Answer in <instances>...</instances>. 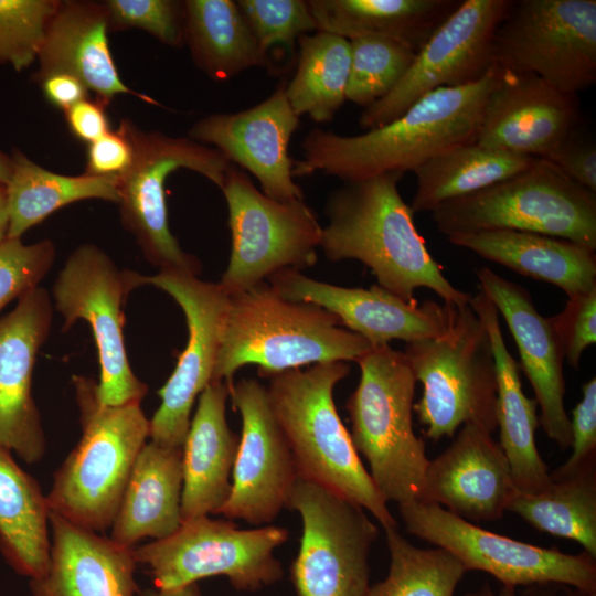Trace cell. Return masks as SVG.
<instances>
[{"instance_id":"1","label":"cell","mask_w":596,"mask_h":596,"mask_svg":"<svg viewBox=\"0 0 596 596\" xmlns=\"http://www.w3.org/2000/svg\"><path fill=\"white\" fill-rule=\"evenodd\" d=\"M502 73L493 64L473 83L429 92L398 118L361 135L313 128L301 141L302 156L294 160L292 175L322 172L351 182L404 174L447 149L476 142L485 103Z\"/></svg>"},{"instance_id":"2","label":"cell","mask_w":596,"mask_h":596,"mask_svg":"<svg viewBox=\"0 0 596 596\" xmlns=\"http://www.w3.org/2000/svg\"><path fill=\"white\" fill-rule=\"evenodd\" d=\"M403 173L389 172L344 182L326 205L328 224L320 248L331 262L355 259L368 266L377 285L409 305L427 288L445 305L464 307L471 296L455 287L429 253L414 223V212L401 196Z\"/></svg>"},{"instance_id":"3","label":"cell","mask_w":596,"mask_h":596,"mask_svg":"<svg viewBox=\"0 0 596 596\" xmlns=\"http://www.w3.org/2000/svg\"><path fill=\"white\" fill-rule=\"evenodd\" d=\"M372 344L310 302L278 295L263 281L228 296L212 381L228 389L235 373L255 364L262 377L336 361H358Z\"/></svg>"},{"instance_id":"4","label":"cell","mask_w":596,"mask_h":596,"mask_svg":"<svg viewBox=\"0 0 596 596\" xmlns=\"http://www.w3.org/2000/svg\"><path fill=\"white\" fill-rule=\"evenodd\" d=\"M350 372L345 362L317 363L269 377L268 398L294 455L298 477L360 505L384 529L397 528L339 417L333 391Z\"/></svg>"},{"instance_id":"5","label":"cell","mask_w":596,"mask_h":596,"mask_svg":"<svg viewBox=\"0 0 596 596\" xmlns=\"http://www.w3.org/2000/svg\"><path fill=\"white\" fill-rule=\"evenodd\" d=\"M82 436L55 472L49 510L84 529L111 526L134 464L150 436L140 403L106 405L97 383L74 376Z\"/></svg>"},{"instance_id":"6","label":"cell","mask_w":596,"mask_h":596,"mask_svg":"<svg viewBox=\"0 0 596 596\" xmlns=\"http://www.w3.org/2000/svg\"><path fill=\"white\" fill-rule=\"evenodd\" d=\"M360 380L347 401L351 439L386 502L421 500L429 464L413 427L416 379L403 352L373 347L356 361Z\"/></svg>"},{"instance_id":"7","label":"cell","mask_w":596,"mask_h":596,"mask_svg":"<svg viewBox=\"0 0 596 596\" xmlns=\"http://www.w3.org/2000/svg\"><path fill=\"white\" fill-rule=\"evenodd\" d=\"M423 387L414 412L434 441L473 424L497 425V370L488 331L470 304L456 308L448 330L406 343L403 351Z\"/></svg>"},{"instance_id":"8","label":"cell","mask_w":596,"mask_h":596,"mask_svg":"<svg viewBox=\"0 0 596 596\" xmlns=\"http://www.w3.org/2000/svg\"><path fill=\"white\" fill-rule=\"evenodd\" d=\"M432 220L446 236L511 230L596 251V193L542 158L513 177L439 205Z\"/></svg>"},{"instance_id":"9","label":"cell","mask_w":596,"mask_h":596,"mask_svg":"<svg viewBox=\"0 0 596 596\" xmlns=\"http://www.w3.org/2000/svg\"><path fill=\"white\" fill-rule=\"evenodd\" d=\"M118 128L128 137L134 150L130 168L119 178L117 204L123 225L153 266L198 276L200 260L181 248L169 228L167 178L178 169H188L221 189L232 163L215 148L189 137L145 131L129 118H124Z\"/></svg>"},{"instance_id":"10","label":"cell","mask_w":596,"mask_h":596,"mask_svg":"<svg viewBox=\"0 0 596 596\" xmlns=\"http://www.w3.org/2000/svg\"><path fill=\"white\" fill-rule=\"evenodd\" d=\"M289 536L286 528L240 529L232 520L201 515L182 520L171 535L134 547L155 587L173 589L224 576L237 592L254 593L278 583L284 568L275 551Z\"/></svg>"},{"instance_id":"11","label":"cell","mask_w":596,"mask_h":596,"mask_svg":"<svg viewBox=\"0 0 596 596\" xmlns=\"http://www.w3.org/2000/svg\"><path fill=\"white\" fill-rule=\"evenodd\" d=\"M221 190L228 211L232 248L217 284L227 296L266 281L280 270H300L317 263L322 226L304 200L268 198L234 164Z\"/></svg>"},{"instance_id":"12","label":"cell","mask_w":596,"mask_h":596,"mask_svg":"<svg viewBox=\"0 0 596 596\" xmlns=\"http://www.w3.org/2000/svg\"><path fill=\"white\" fill-rule=\"evenodd\" d=\"M286 509L299 513L302 522L290 566L297 596H368L370 553L379 529L365 510L300 477Z\"/></svg>"},{"instance_id":"13","label":"cell","mask_w":596,"mask_h":596,"mask_svg":"<svg viewBox=\"0 0 596 596\" xmlns=\"http://www.w3.org/2000/svg\"><path fill=\"white\" fill-rule=\"evenodd\" d=\"M492 60L577 94L596 82V1H511L496 29Z\"/></svg>"},{"instance_id":"14","label":"cell","mask_w":596,"mask_h":596,"mask_svg":"<svg viewBox=\"0 0 596 596\" xmlns=\"http://www.w3.org/2000/svg\"><path fill=\"white\" fill-rule=\"evenodd\" d=\"M135 288L136 273L119 270L94 244L78 246L53 285L55 308L64 320L63 331L77 320L92 328L100 368L96 392L106 405L140 403L148 390L134 374L124 344L123 306Z\"/></svg>"},{"instance_id":"15","label":"cell","mask_w":596,"mask_h":596,"mask_svg":"<svg viewBox=\"0 0 596 596\" xmlns=\"http://www.w3.org/2000/svg\"><path fill=\"white\" fill-rule=\"evenodd\" d=\"M408 533L453 554L467 571H483L505 586L564 584L596 589L595 558L567 554L489 532L432 503L398 505Z\"/></svg>"},{"instance_id":"16","label":"cell","mask_w":596,"mask_h":596,"mask_svg":"<svg viewBox=\"0 0 596 596\" xmlns=\"http://www.w3.org/2000/svg\"><path fill=\"white\" fill-rule=\"evenodd\" d=\"M510 0H464L417 51L402 81L382 99L364 108L359 124L366 130L398 118L416 100L441 87L480 79L494 64L492 41Z\"/></svg>"},{"instance_id":"17","label":"cell","mask_w":596,"mask_h":596,"mask_svg":"<svg viewBox=\"0 0 596 596\" xmlns=\"http://www.w3.org/2000/svg\"><path fill=\"white\" fill-rule=\"evenodd\" d=\"M137 286L153 285L169 294L182 309L188 341L175 369L159 390L161 404L150 419V440L182 448L196 396L212 381L228 296L216 283L203 281L182 270L136 275Z\"/></svg>"},{"instance_id":"18","label":"cell","mask_w":596,"mask_h":596,"mask_svg":"<svg viewBox=\"0 0 596 596\" xmlns=\"http://www.w3.org/2000/svg\"><path fill=\"white\" fill-rule=\"evenodd\" d=\"M242 418L230 496L221 510L228 520L268 525L286 509L298 478L294 455L272 409L267 387L241 379L230 387Z\"/></svg>"},{"instance_id":"19","label":"cell","mask_w":596,"mask_h":596,"mask_svg":"<svg viewBox=\"0 0 596 596\" xmlns=\"http://www.w3.org/2000/svg\"><path fill=\"white\" fill-rule=\"evenodd\" d=\"M299 123L283 83L248 109L203 117L190 128L189 138L214 146L231 163L251 172L268 198L283 202L304 200L302 189L294 181V160L288 152Z\"/></svg>"},{"instance_id":"20","label":"cell","mask_w":596,"mask_h":596,"mask_svg":"<svg viewBox=\"0 0 596 596\" xmlns=\"http://www.w3.org/2000/svg\"><path fill=\"white\" fill-rule=\"evenodd\" d=\"M281 297L315 304L334 316L342 327L360 334L372 347L397 339L406 343L444 334L457 307L427 300L409 305L389 290L342 287L312 279L299 270H280L268 278Z\"/></svg>"},{"instance_id":"21","label":"cell","mask_w":596,"mask_h":596,"mask_svg":"<svg viewBox=\"0 0 596 596\" xmlns=\"http://www.w3.org/2000/svg\"><path fill=\"white\" fill-rule=\"evenodd\" d=\"M51 322V300L41 287L22 296L15 308L0 318V447L28 464L39 461L45 451L41 417L32 397V373Z\"/></svg>"},{"instance_id":"22","label":"cell","mask_w":596,"mask_h":596,"mask_svg":"<svg viewBox=\"0 0 596 596\" xmlns=\"http://www.w3.org/2000/svg\"><path fill=\"white\" fill-rule=\"evenodd\" d=\"M502 70L485 103L476 142L544 159L577 128V96L534 74Z\"/></svg>"},{"instance_id":"23","label":"cell","mask_w":596,"mask_h":596,"mask_svg":"<svg viewBox=\"0 0 596 596\" xmlns=\"http://www.w3.org/2000/svg\"><path fill=\"white\" fill-rule=\"evenodd\" d=\"M480 290L501 313L514 338L521 369L540 407V425L562 450L571 447L570 417L565 411L564 352L550 318L535 308L530 292L489 267L476 269Z\"/></svg>"},{"instance_id":"24","label":"cell","mask_w":596,"mask_h":596,"mask_svg":"<svg viewBox=\"0 0 596 596\" xmlns=\"http://www.w3.org/2000/svg\"><path fill=\"white\" fill-rule=\"evenodd\" d=\"M509 462L491 434L466 424L425 472L419 502L469 521H497L518 494Z\"/></svg>"},{"instance_id":"25","label":"cell","mask_w":596,"mask_h":596,"mask_svg":"<svg viewBox=\"0 0 596 596\" xmlns=\"http://www.w3.org/2000/svg\"><path fill=\"white\" fill-rule=\"evenodd\" d=\"M108 32L109 15L104 2L58 0L46 26L33 79L39 82L53 73H67L77 77L106 106L123 94L150 102L120 78Z\"/></svg>"},{"instance_id":"26","label":"cell","mask_w":596,"mask_h":596,"mask_svg":"<svg viewBox=\"0 0 596 596\" xmlns=\"http://www.w3.org/2000/svg\"><path fill=\"white\" fill-rule=\"evenodd\" d=\"M50 564L30 581L33 596H135L134 547L49 512Z\"/></svg>"},{"instance_id":"27","label":"cell","mask_w":596,"mask_h":596,"mask_svg":"<svg viewBox=\"0 0 596 596\" xmlns=\"http://www.w3.org/2000/svg\"><path fill=\"white\" fill-rule=\"evenodd\" d=\"M228 397V386L215 381L199 395L182 446V520L220 514L230 496L240 437L227 424Z\"/></svg>"},{"instance_id":"28","label":"cell","mask_w":596,"mask_h":596,"mask_svg":"<svg viewBox=\"0 0 596 596\" xmlns=\"http://www.w3.org/2000/svg\"><path fill=\"white\" fill-rule=\"evenodd\" d=\"M470 306L488 331L496 362L499 445L518 492L539 493L552 485V479L535 445L534 434L540 425L538 404L523 392L520 365L507 348L494 305L479 290L471 296Z\"/></svg>"},{"instance_id":"29","label":"cell","mask_w":596,"mask_h":596,"mask_svg":"<svg viewBox=\"0 0 596 596\" xmlns=\"http://www.w3.org/2000/svg\"><path fill=\"white\" fill-rule=\"evenodd\" d=\"M459 247L535 280L553 284L567 298L596 288V254L543 234L493 230L447 236Z\"/></svg>"},{"instance_id":"30","label":"cell","mask_w":596,"mask_h":596,"mask_svg":"<svg viewBox=\"0 0 596 596\" xmlns=\"http://www.w3.org/2000/svg\"><path fill=\"white\" fill-rule=\"evenodd\" d=\"M182 448L146 443L110 526V539L134 547L145 538L161 540L175 532L182 522Z\"/></svg>"},{"instance_id":"31","label":"cell","mask_w":596,"mask_h":596,"mask_svg":"<svg viewBox=\"0 0 596 596\" xmlns=\"http://www.w3.org/2000/svg\"><path fill=\"white\" fill-rule=\"evenodd\" d=\"M317 31L348 40L379 36L416 52L455 11L457 0H307Z\"/></svg>"},{"instance_id":"32","label":"cell","mask_w":596,"mask_h":596,"mask_svg":"<svg viewBox=\"0 0 596 596\" xmlns=\"http://www.w3.org/2000/svg\"><path fill=\"white\" fill-rule=\"evenodd\" d=\"M183 28L193 63L214 81L231 79L251 67L278 70L273 56L260 49L236 1H183Z\"/></svg>"},{"instance_id":"33","label":"cell","mask_w":596,"mask_h":596,"mask_svg":"<svg viewBox=\"0 0 596 596\" xmlns=\"http://www.w3.org/2000/svg\"><path fill=\"white\" fill-rule=\"evenodd\" d=\"M49 512L36 480L0 447V550L30 581L42 577L50 564Z\"/></svg>"},{"instance_id":"34","label":"cell","mask_w":596,"mask_h":596,"mask_svg":"<svg viewBox=\"0 0 596 596\" xmlns=\"http://www.w3.org/2000/svg\"><path fill=\"white\" fill-rule=\"evenodd\" d=\"M12 174L7 183V238H21L56 210L83 200L119 201V179L83 173L64 175L46 170L13 148Z\"/></svg>"},{"instance_id":"35","label":"cell","mask_w":596,"mask_h":596,"mask_svg":"<svg viewBox=\"0 0 596 596\" xmlns=\"http://www.w3.org/2000/svg\"><path fill=\"white\" fill-rule=\"evenodd\" d=\"M535 159L477 142L453 147L413 171L416 191L409 206L414 213H432L446 202L515 175Z\"/></svg>"},{"instance_id":"36","label":"cell","mask_w":596,"mask_h":596,"mask_svg":"<svg viewBox=\"0 0 596 596\" xmlns=\"http://www.w3.org/2000/svg\"><path fill=\"white\" fill-rule=\"evenodd\" d=\"M297 68L285 84L294 111L318 124L329 123L343 105L350 73V41L316 31L298 39Z\"/></svg>"},{"instance_id":"37","label":"cell","mask_w":596,"mask_h":596,"mask_svg":"<svg viewBox=\"0 0 596 596\" xmlns=\"http://www.w3.org/2000/svg\"><path fill=\"white\" fill-rule=\"evenodd\" d=\"M534 529L578 542L596 558V468L561 480L534 494L518 493L508 510Z\"/></svg>"},{"instance_id":"38","label":"cell","mask_w":596,"mask_h":596,"mask_svg":"<svg viewBox=\"0 0 596 596\" xmlns=\"http://www.w3.org/2000/svg\"><path fill=\"white\" fill-rule=\"evenodd\" d=\"M390 554L386 577L371 585L368 596H454L468 572L441 547L419 549L397 528L384 529Z\"/></svg>"},{"instance_id":"39","label":"cell","mask_w":596,"mask_h":596,"mask_svg":"<svg viewBox=\"0 0 596 596\" xmlns=\"http://www.w3.org/2000/svg\"><path fill=\"white\" fill-rule=\"evenodd\" d=\"M350 41L345 99L364 108L390 94L412 66L416 51L397 41L362 36Z\"/></svg>"},{"instance_id":"40","label":"cell","mask_w":596,"mask_h":596,"mask_svg":"<svg viewBox=\"0 0 596 596\" xmlns=\"http://www.w3.org/2000/svg\"><path fill=\"white\" fill-rule=\"evenodd\" d=\"M58 0H0V62L21 72L36 58Z\"/></svg>"},{"instance_id":"41","label":"cell","mask_w":596,"mask_h":596,"mask_svg":"<svg viewBox=\"0 0 596 596\" xmlns=\"http://www.w3.org/2000/svg\"><path fill=\"white\" fill-rule=\"evenodd\" d=\"M236 3L260 49L267 54L275 45L292 52L300 36L317 31L305 0H237Z\"/></svg>"},{"instance_id":"42","label":"cell","mask_w":596,"mask_h":596,"mask_svg":"<svg viewBox=\"0 0 596 596\" xmlns=\"http://www.w3.org/2000/svg\"><path fill=\"white\" fill-rule=\"evenodd\" d=\"M109 31L137 28L161 43L180 47L184 44L183 1L107 0Z\"/></svg>"},{"instance_id":"43","label":"cell","mask_w":596,"mask_h":596,"mask_svg":"<svg viewBox=\"0 0 596 596\" xmlns=\"http://www.w3.org/2000/svg\"><path fill=\"white\" fill-rule=\"evenodd\" d=\"M54 257L55 247L50 240L34 244H24L21 238L0 242V311L39 287Z\"/></svg>"},{"instance_id":"44","label":"cell","mask_w":596,"mask_h":596,"mask_svg":"<svg viewBox=\"0 0 596 596\" xmlns=\"http://www.w3.org/2000/svg\"><path fill=\"white\" fill-rule=\"evenodd\" d=\"M550 320L564 358L577 369L584 351L596 342V288L567 298L564 309Z\"/></svg>"},{"instance_id":"45","label":"cell","mask_w":596,"mask_h":596,"mask_svg":"<svg viewBox=\"0 0 596 596\" xmlns=\"http://www.w3.org/2000/svg\"><path fill=\"white\" fill-rule=\"evenodd\" d=\"M572 454L557 469L550 473L552 480L572 477L596 462V377L582 386V398L570 418Z\"/></svg>"},{"instance_id":"46","label":"cell","mask_w":596,"mask_h":596,"mask_svg":"<svg viewBox=\"0 0 596 596\" xmlns=\"http://www.w3.org/2000/svg\"><path fill=\"white\" fill-rule=\"evenodd\" d=\"M544 159L578 185L596 193V147L576 129Z\"/></svg>"},{"instance_id":"47","label":"cell","mask_w":596,"mask_h":596,"mask_svg":"<svg viewBox=\"0 0 596 596\" xmlns=\"http://www.w3.org/2000/svg\"><path fill=\"white\" fill-rule=\"evenodd\" d=\"M134 150L128 137L118 128L109 130L88 143L87 164L84 173L119 179L130 168Z\"/></svg>"},{"instance_id":"48","label":"cell","mask_w":596,"mask_h":596,"mask_svg":"<svg viewBox=\"0 0 596 596\" xmlns=\"http://www.w3.org/2000/svg\"><path fill=\"white\" fill-rule=\"evenodd\" d=\"M106 105L87 98L65 110V120L73 136L91 143L109 131Z\"/></svg>"},{"instance_id":"49","label":"cell","mask_w":596,"mask_h":596,"mask_svg":"<svg viewBox=\"0 0 596 596\" xmlns=\"http://www.w3.org/2000/svg\"><path fill=\"white\" fill-rule=\"evenodd\" d=\"M38 83L47 102L63 111L87 98L86 86L77 77L67 73H53Z\"/></svg>"},{"instance_id":"50","label":"cell","mask_w":596,"mask_h":596,"mask_svg":"<svg viewBox=\"0 0 596 596\" xmlns=\"http://www.w3.org/2000/svg\"><path fill=\"white\" fill-rule=\"evenodd\" d=\"M141 596H202L198 583L173 589H153L147 590Z\"/></svg>"},{"instance_id":"51","label":"cell","mask_w":596,"mask_h":596,"mask_svg":"<svg viewBox=\"0 0 596 596\" xmlns=\"http://www.w3.org/2000/svg\"><path fill=\"white\" fill-rule=\"evenodd\" d=\"M465 596H517L515 587L502 585L498 594H496L488 583H485L481 588L476 592L467 593ZM533 596H557L554 593H538ZM568 596V590L562 595Z\"/></svg>"},{"instance_id":"52","label":"cell","mask_w":596,"mask_h":596,"mask_svg":"<svg viewBox=\"0 0 596 596\" xmlns=\"http://www.w3.org/2000/svg\"><path fill=\"white\" fill-rule=\"evenodd\" d=\"M9 227V212L7 188L0 183V242L7 238Z\"/></svg>"},{"instance_id":"53","label":"cell","mask_w":596,"mask_h":596,"mask_svg":"<svg viewBox=\"0 0 596 596\" xmlns=\"http://www.w3.org/2000/svg\"><path fill=\"white\" fill-rule=\"evenodd\" d=\"M12 174L11 156L0 150V183L7 185Z\"/></svg>"},{"instance_id":"54","label":"cell","mask_w":596,"mask_h":596,"mask_svg":"<svg viewBox=\"0 0 596 596\" xmlns=\"http://www.w3.org/2000/svg\"><path fill=\"white\" fill-rule=\"evenodd\" d=\"M570 596H596V589H577L570 590Z\"/></svg>"},{"instance_id":"55","label":"cell","mask_w":596,"mask_h":596,"mask_svg":"<svg viewBox=\"0 0 596 596\" xmlns=\"http://www.w3.org/2000/svg\"><path fill=\"white\" fill-rule=\"evenodd\" d=\"M568 596H570V590H568Z\"/></svg>"}]
</instances>
